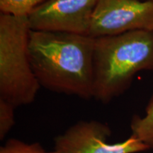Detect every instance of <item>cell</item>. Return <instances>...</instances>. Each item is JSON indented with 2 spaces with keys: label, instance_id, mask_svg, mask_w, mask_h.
Masks as SVG:
<instances>
[{
  "label": "cell",
  "instance_id": "6da1fadb",
  "mask_svg": "<svg viewBox=\"0 0 153 153\" xmlns=\"http://www.w3.org/2000/svg\"><path fill=\"white\" fill-rule=\"evenodd\" d=\"M94 38L62 32L30 30L29 57L41 87L50 91L93 98Z\"/></svg>",
  "mask_w": 153,
  "mask_h": 153
},
{
  "label": "cell",
  "instance_id": "7a4b0ae2",
  "mask_svg": "<svg viewBox=\"0 0 153 153\" xmlns=\"http://www.w3.org/2000/svg\"><path fill=\"white\" fill-rule=\"evenodd\" d=\"M153 71V30L94 38L93 98L108 104L128 89L135 74Z\"/></svg>",
  "mask_w": 153,
  "mask_h": 153
},
{
  "label": "cell",
  "instance_id": "3957f363",
  "mask_svg": "<svg viewBox=\"0 0 153 153\" xmlns=\"http://www.w3.org/2000/svg\"><path fill=\"white\" fill-rule=\"evenodd\" d=\"M28 16L0 15V98L17 108L30 104L41 87L29 57Z\"/></svg>",
  "mask_w": 153,
  "mask_h": 153
},
{
  "label": "cell",
  "instance_id": "277c9868",
  "mask_svg": "<svg viewBox=\"0 0 153 153\" xmlns=\"http://www.w3.org/2000/svg\"><path fill=\"white\" fill-rule=\"evenodd\" d=\"M134 30H153V1L98 0L89 36H113Z\"/></svg>",
  "mask_w": 153,
  "mask_h": 153
},
{
  "label": "cell",
  "instance_id": "5b68a950",
  "mask_svg": "<svg viewBox=\"0 0 153 153\" xmlns=\"http://www.w3.org/2000/svg\"><path fill=\"white\" fill-rule=\"evenodd\" d=\"M111 130L99 120H80L55 138L59 153H137L149 150L145 143L131 135L126 140L109 143Z\"/></svg>",
  "mask_w": 153,
  "mask_h": 153
},
{
  "label": "cell",
  "instance_id": "8992f818",
  "mask_svg": "<svg viewBox=\"0 0 153 153\" xmlns=\"http://www.w3.org/2000/svg\"><path fill=\"white\" fill-rule=\"evenodd\" d=\"M98 0H45L28 14L30 29L89 36Z\"/></svg>",
  "mask_w": 153,
  "mask_h": 153
},
{
  "label": "cell",
  "instance_id": "52a82bcc",
  "mask_svg": "<svg viewBox=\"0 0 153 153\" xmlns=\"http://www.w3.org/2000/svg\"><path fill=\"white\" fill-rule=\"evenodd\" d=\"M132 135L153 149V94L149 101L144 116H134L131 123Z\"/></svg>",
  "mask_w": 153,
  "mask_h": 153
},
{
  "label": "cell",
  "instance_id": "ba28073f",
  "mask_svg": "<svg viewBox=\"0 0 153 153\" xmlns=\"http://www.w3.org/2000/svg\"><path fill=\"white\" fill-rule=\"evenodd\" d=\"M45 0H0L1 14L16 16H28Z\"/></svg>",
  "mask_w": 153,
  "mask_h": 153
},
{
  "label": "cell",
  "instance_id": "9c48e42d",
  "mask_svg": "<svg viewBox=\"0 0 153 153\" xmlns=\"http://www.w3.org/2000/svg\"><path fill=\"white\" fill-rule=\"evenodd\" d=\"M0 153H59L56 150L47 151L38 143H27L11 138L0 148Z\"/></svg>",
  "mask_w": 153,
  "mask_h": 153
},
{
  "label": "cell",
  "instance_id": "30bf717a",
  "mask_svg": "<svg viewBox=\"0 0 153 153\" xmlns=\"http://www.w3.org/2000/svg\"><path fill=\"white\" fill-rule=\"evenodd\" d=\"M15 107L0 98V139L2 140L15 125Z\"/></svg>",
  "mask_w": 153,
  "mask_h": 153
},
{
  "label": "cell",
  "instance_id": "8fae6325",
  "mask_svg": "<svg viewBox=\"0 0 153 153\" xmlns=\"http://www.w3.org/2000/svg\"><path fill=\"white\" fill-rule=\"evenodd\" d=\"M146 1H153V0H146Z\"/></svg>",
  "mask_w": 153,
  "mask_h": 153
}]
</instances>
